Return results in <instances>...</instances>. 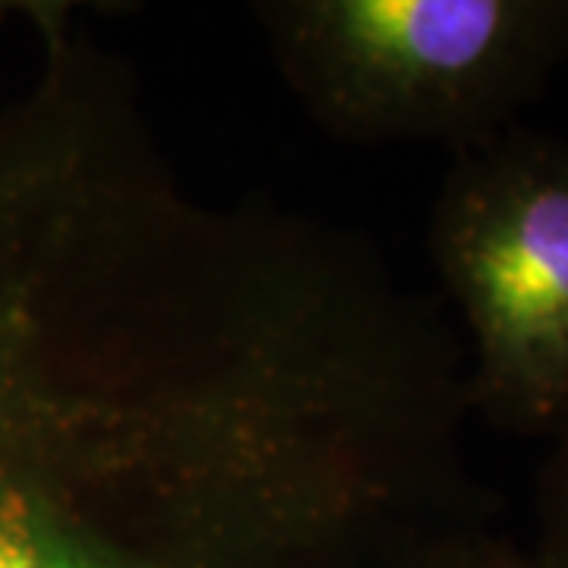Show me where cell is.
I'll list each match as a JSON object with an SVG mask.
<instances>
[{
    "label": "cell",
    "mask_w": 568,
    "mask_h": 568,
    "mask_svg": "<svg viewBox=\"0 0 568 568\" xmlns=\"http://www.w3.org/2000/svg\"><path fill=\"white\" fill-rule=\"evenodd\" d=\"M0 568H284L250 484L178 392L0 325Z\"/></svg>",
    "instance_id": "cell-1"
},
{
    "label": "cell",
    "mask_w": 568,
    "mask_h": 568,
    "mask_svg": "<svg viewBox=\"0 0 568 568\" xmlns=\"http://www.w3.org/2000/svg\"><path fill=\"white\" fill-rule=\"evenodd\" d=\"M253 20L306 114L351 142L474 145L568 58V0H260Z\"/></svg>",
    "instance_id": "cell-2"
},
{
    "label": "cell",
    "mask_w": 568,
    "mask_h": 568,
    "mask_svg": "<svg viewBox=\"0 0 568 568\" xmlns=\"http://www.w3.org/2000/svg\"><path fill=\"white\" fill-rule=\"evenodd\" d=\"M429 253L470 335V417L518 436L568 424V140L511 123L455 149Z\"/></svg>",
    "instance_id": "cell-3"
},
{
    "label": "cell",
    "mask_w": 568,
    "mask_h": 568,
    "mask_svg": "<svg viewBox=\"0 0 568 568\" xmlns=\"http://www.w3.org/2000/svg\"><path fill=\"white\" fill-rule=\"evenodd\" d=\"M547 458L537 474V547L544 568H568V424L549 436Z\"/></svg>",
    "instance_id": "cell-4"
},
{
    "label": "cell",
    "mask_w": 568,
    "mask_h": 568,
    "mask_svg": "<svg viewBox=\"0 0 568 568\" xmlns=\"http://www.w3.org/2000/svg\"><path fill=\"white\" fill-rule=\"evenodd\" d=\"M420 568H544L534 552H525L506 537H496L487 528L452 534L429 549Z\"/></svg>",
    "instance_id": "cell-5"
}]
</instances>
